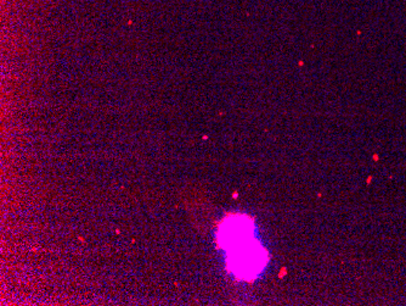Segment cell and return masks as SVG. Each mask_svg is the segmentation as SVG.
<instances>
[{
	"label": "cell",
	"mask_w": 406,
	"mask_h": 306,
	"mask_svg": "<svg viewBox=\"0 0 406 306\" xmlns=\"http://www.w3.org/2000/svg\"><path fill=\"white\" fill-rule=\"evenodd\" d=\"M229 265L235 275L242 280H252L262 271L267 260V253L259 244H253L252 239L230 246Z\"/></svg>",
	"instance_id": "obj_1"
}]
</instances>
